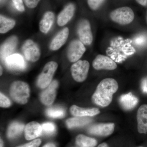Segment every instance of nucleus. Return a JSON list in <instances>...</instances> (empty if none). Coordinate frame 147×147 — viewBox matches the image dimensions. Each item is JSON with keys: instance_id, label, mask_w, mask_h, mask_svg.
Instances as JSON below:
<instances>
[{"instance_id": "f257e3e1", "label": "nucleus", "mask_w": 147, "mask_h": 147, "mask_svg": "<svg viewBox=\"0 0 147 147\" xmlns=\"http://www.w3.org/2000/svg\"><path fill=\"white\" fill-rule=\"evenodd\" d=\"M118 84L113 78L102 80L98 85L92 97L95 104L102 107L108 106L113 100V95L118 90Z\"/></svg>"}, {"instance_id": "f03ea898", "label": "nucleus", "mask_w": 147, "mask_h": 147, "mask_svg": "<svg viewBox=\"0 0 147 147\" xmlns=\"http://www.w3.org/2000/svg\"><path fill=\"white\" fill-rule=\"evenodd\" d=\"M30 88L28 84L23 81H16L11 85V97L15 102L20 104H26L30 96Z\"/></svg>"}, {"instance_id": "7ed1b4c3", "label": "nucleus", "mask_w": 147, "mask_h": 147, "mask_svg": "<svg viewBox=\"0 0 147 147\" xmlns=\"http://www.w3.org/2000/svg\"><path fill=\"white\" fill-rule=\"evenodd\" d=\"M58 67V64L56 62L52 61L47 63L38 78V86L41 89L46 88L48 87L52 82L53 76Z\"/></svg>"}, {"instance_id": "20e7f679", "label": "nucleus", "mask_w": 147, "mask_h": 147, "mask_svg": "<svg viewBox=\"0 0 147 147\" xmlns=\"http://www.w3.org/2000/svg\"><path fill=\"white\" fill-rule=\"evenodd\" d=\"M110 16L111 20L117 24L126 25L133 21L134 14L130 7H123L113 10L110 13Z\"/></svg>"}, {"instance_id": "39448f33", "label": "nucleus", "mask_w": 147, "mask_h": 147, "mask_svg": "<svg viewBox=\"0 0 147 147\" xmlns=\"http://www.w3.org/2000/svg\"><path fill=\"white\" fill-rule=\"evenodd\" d=\"M89 68L90 63L88 61H77L71 65L70 69L72 78L79 83L84 82L87 79Z\"/></svg>"}, {"instance_id": "423d86ee", "label": "nucleus", "mask_w": 147, "mask_h": 147, "mask_svg": "<svg viewBox=\"0 0 147 147\" xmlns=\"http://www.w3.org/2000/svg\"><path fill=\"white\" fill-rule=\"evenodd\" d=\"M21 50L25 57L29 61L35 62L40 58L41 53L39 46L32 40H27L24 42Z\"/></svg>"}, {"instance_id": "0eeeda50", "label": "nucleus", "mask_w": 147, "mask_h": 147, "mask_svg": "<svg viewBox=\"0 0 147 147\" xmlns=\"http://www.w3.org/2000/svg\"><path fill=\"white\" fill-rule=\"evenodd\" d=\"M77 33L79 40L84 45L89 46L92 44L93 38L90 24L88 20L82 19L79 21L77 25Z\"/></svg>"}, {"instance_id": "6e6552de", "label": "nucleus", "mask_w": 147, "mask_h": 147, "mask_svg": "<svg viewBox=\"0 0 147 147\" xmlns=\"http://www.w3.org/2000/svg\"><path fill=\"white\" fill-rule=\"evenodd\" d=\"M86 51L84 43L79 40H73L67 48V56L71 62H76L81 59Z\"/></svg>"}, {"instance_id": "1a4fd4ad", "label": "nucleus", "mask_w": 147, "mask_h": 147, "mask_svg": "<svg viewBox=\"0 0 147 147\" xmlns=\"http://www.w3.org/2000/svg\"><path fill=\"white\" fill-rule=\"evenodd\" d=\"M59 85L57 80H53L48 87L42 91L40 96V101L43 105L49 106L54 102Z\"/></svg>"}, {"instance_id": "9d476101", "label": "nucleus", "mask_w": 147, "mask_h": 147, "mask_svg": "<svg viewBox=\"0 0 147 147\" xmlns=\"http://www.w3.org/2000/svg\"><path fill=\"white\" fill-rule=\"evenodd\" d=\"M92 66L96 70H113L117 68V64L110 58L99 55L92 62Z\"/></svg>"}, {"instance_id": "9b49d317", "label": "nucleus", "mask_w": 147, "mask_h": 147, "mask_svg": "<svg viewBox=\"0 0 147 147\" xmlns=\"http://www.w3.org/2000/svg\"><path fill=\"white\" fill-rule=\"evenodd\" d=\"M115 127V124L112 123L96 124L90 127L88 132L93 135L106 137L113 134Z\"/></svg>"}, {"instance_id": "f8f14e48", "label": "nucleus", "mask_w": 147, "mask_h": 147, "mask_svg": "<svg viewBox=\"0 0 147 147\" xmlns=\"http://www.w3.org/2000/svg\"><path fill=\"white\" fill-rule=\"evenodd\" d=\"M4 62L7 67L11 70L21 71L26 67L24 58L19 54L11 55L6 58Z\"/></svg>"}, {"instance_id": "ddd939ff", "label": "nucleus", "mask_w": 147, "mask_h": 147, "mask_svg": "<svg viewBox=\"0 0 147 147\" xmlns=\"http://www.w3.org/2000/svg\"><path fill=\"white\" fill-rule=\"evenodd\" d=\"M18 38L16 36H11L7 38L1 47V58L4 61L7 57L12 55L18 44Z\"/></svg>"}, {"instance_id": "4468645a", "label": "nucleus", "mask_w": 147, "mask_h": 147, "mask_svg": "<svg viewBox=\"0 0 147 147\" xmlns=\"http://www.w3.org/2000/svg\"><path fill=\"white\" fill-rule=\"evenodd\" d=\"M69 35V30L67 27L64 28L59 32L51 41L50 45V50L52 51L59 50L65 44L68 38Z\"/></svg>"}, {"instance_id": "2eb2a0df", "label": "nucleus", "mask_w": 147, "mask_h": 147, "mask_svg": "<svg viewBox=\"0 0 147 147\" xmlns=\"http://www.w3.org/2000/svg\"><path fill=\"white\" fill-rule=\"evenodd\" d=\"M75 6L73 3H69L59 13L57 23L59 26H63L67 24L74 15Z\"/></svg>"}, {"instance_id": "dca6fc26", "label": "nucleus", "mask_w": 147, "mask_h": 147, "mask_svg": "<svg viewBox=\"0 0 147 147\" xmlns=\"http://www.w3.org/2000/svg\"><path fill=\"white\" fill-rule=\"evenodd\" d=\"M137 119L138 132L141 134L147 132V105H141L137 111Z\"/></svg>"}, {"instance_id": "f3484780", "label": "nucleus", "mask_w": 147, "mask_h": 147, "mask_svg": "<svg viewBox=\"0 0 147 147\" xmlns=\"http://www.w3.org/2000/svg\"><path fill=\"white\" fill-rule=\"evenodd\" d=\"M42 133V126L37 122H31L25 127V137L27 140L35 139L39 137Z\"/></svg>"}, {"instance_id": "a211bd4d", "label": "nucleus", "mask_w": 147, "mask_h": 147, "mask_svg": "<svg viewBox=\"0 0 147 147\" xmlns=\"http://www.w3.org/2000/svg\"><path fill=\"white\" fill-rule=\"evenodd\" d=\"M139 99L131 92L122 95L119 98V103L125 110H130L136 107Z\"/></svg>"}, {"instance_id": "6ab92c4d", "label": "nucleus", "mask_w": 147, "mask_h": 147, "mask_svg": "<svg viewBox=\"0 0 147 147\" xmlns=\"http://www.w3.org/2000/svg\"><path fill=\"white\" fill-rule=\"evenodd\" d=\"M70 113L75 117H93L100 113V112L96 108H84L76 105H73L70 108Z\"/></svg>"}, {"instance_id": "aec40b11", "label": "nucleus", "mask_w": 147, "mask_h": 147, "mask_svg": "<svg viewBox=\"0 0 147 147\" xmlns=\"http://www.w3.org/2000/svg\"><path fill=\"white\" fill-rule=\"evenodd\" d=\"M55 15L51 11H46L39 23L40 31L43 34H47L50 31L55 21Z\"/></svg>"}, {"instance_id": "412c9836", "label": "nucleus", "mask_w": 147, "mask_h": 147, "mask_svg": "<svg viewBox=\"0 0 147 147\" xmlns=\"http://www.w3.org/2000/svg\"><path fill=\"white\" fill-rule=\"evenodd\" d=\"M92 120L91 119L86 117H76L68 119L66 123L68 128L72 129L86 125L90 123Z\"/></svg>"}, {"instance_id": "4be33fe9", "label": "nucleus", "mask_w": 147, "mask_h": 147, "mask_svg": "<svg viewBox=\"0 0 147 147\" xmlns=\"http://www.w3.org/2000/svg\"><path fill=\"white\" fill-rule=\"evenodd\" d=\"M76 144L78 147H94L97 145V142L94 138L79 134L76 137Z\"/></svg>"}, {"instance_id": "5701e85b", "label": "nucleus", "mask_w": 147, "mask_h": 147, "mask_svg": "<svg viewBox=\"0 0 147 147\" xmlns=\"http://www.w3.org/2000/svg\"><path fill=\"white\" fill-rule=\"evenodd\" d=\"M24 125L23 124L14 122L11 124L7 130V136L8 138L13 139L19 136L23 132Z\"/></svg>"}, {"instance_id": "b1692460", "label": "nucleus", "mask_w": 147, "mask_h": 147, "mask_svg": "<svg viewBox=\"0 0 147 147\" xmlns=\"http://www.w3.org/2000/svg\"><path fill=\"white\" fill-rule=\"evenodd\" d=\"M16 25V21L12 19L0 16V32L5 34L13 28Z\"/></svg>"}, {"instance_id": "393cba45", "label": "nucleus", "mask_w": 147, "mask_h": 147, "mask_svg": "<svg viewBox=\"0 0 147 147\" xmlns=\"http://www.w3.org/2000/svg\"><path fill=\"white\" fill-rule=\"evenodd\" d=\"M46 115L53 118H63L65 116V111L61 107L49 108L46 111Z\"/></svg>"}, {"instance_id": "a878e982", "label": "nucleus", "mask_w": 147, "mask_h": 147, "mask_svg": "<svg viewBox=\"0 0 147 147\" xmlns=\"http://www.w3.org/2000/svg\"><path fill=\"white\" fill-rule=\"evenodd\" d=\"M42 128V134L46 135H52L56 131V126L54 123L47 122L43 123L41 125Z\"/></svg>"}, {"instance_id": "bb28decb", "label": "nucleus", "mask_w": 147, "mask_h": 147, "mask_svg": "<svg viewBox=\"0 0 147 147\" xmlns=\"http://www.w3.org/2000/svg\"><path fill=\"white\" fill-rule=\"evenodd\" d=\"M105 0H88V5L92 10H96L102 5Z\"/></svg>"}, {"instance_id": "cd10ccee", "label": "nucleus", "mask_w": 147, "mask_h": 147, "mask_svg": "<svg viewBox=\"0 0 147 147\" xmlns=\"http://www.w3.org/2000/svg\"><path fill=\"white\" fill-rule=\"evenodd\" d=\"M11 105L9 99L1 92L0 93V106L2 108H7Z\"/></svg>"}, {"instance_id": "c85d7f7f", "label": "nucleus", "mask_w": 147, "mask_h": 147, "mask_svg": "<svg viewBox=\"0 0 147 147\" xmlns=\"http://www.w3.org/2000/svg\"><path fill=\"white\" fill-rule=\"evenodd\" d=\"M41 144V140L40 139H36L25 144L16 147H38Z\"/></svg>"}, {"instance_id": "c756f323", "label": "nucleus", "mask_w": 147, "mask_h": 147, "mask_svg": "<svg viewBox=\"0 0 147 147\" xmlns=\"http://www.w3.org/2000/svg\"><path fill=\"white\" fill-rule=\"evenodd\" d=\"M14 6L17 10L23 12L25 10L23 0H12Z\"/></svg>"}, {"instance_id": "7c9ffc66", "label": "nucleus", "mask_w": 147, "mask_h": 147, "mask_svg": "<svg viewBox=\"0 0 147 147\" xmlns=\"http://www.w3.org/2000/svg\"><path fill=\"white\" fill-rule=\"evenodd\" d=\"M25 5L30 9L35 8L38 5L40 0H23Z\"/></svg>"}, {"instance_id": "2f4dec72", "label": "nucleus", "mask_w": 147, "mask_h": 147, "mask_svg": "<svg viewBox=\"0 0 147 147\" xmlns=\"http://www.w3.org/2000/svg\"><path fill=\"white\" fill-rule=\"evenodd\" d=\"M147 37L144 35H140L134 40V42L138 45L142 46L146 42Z\"/></svg>"}, {"instance_id": "473e14b6", "label": "nucleus", "mask_w": 147, "mask_h": 147, "mask_svg": "<svg viewBox=\"0 0 147 147\" xmlns=\"http://www.w3.org/2000/svg\"><path fill=\"white\" fill-rule=\"evenodd\" d=\"M142 87L143 92L147 93V78L143 79L142 82Z\"/></svg>"}, {"instance_id": "72a5a7b5", "label": "nucleus", "mask_w": 147, "mask_h": 147, "mask_svg": "<svg viewBox=\"0 0 147 147\" xmlns=\"http://www.w3.org/2000/svg\"><path fill=\"white\" fill-rule=\"evenodd\" d=\"M138 3L143 6H146L147 5V0H136Z\"/></svg>"}, {"instance_id": "f704fd0d", "label": "nucleus", "mask_w": 147, "mask_h": 147, "mask_svg": "<svg viewBox=\"0 0 147 147\" xmlns=\"http://www.w3.org/2000/svg\"><path fill=\"white\" fill-rule=\"evenodd\" d=\"M42 147H56L55 144L53 143H48L44 145Z\"/></svg>"}, {"instance_id": "c9c22d12", "label": "nucleus", "mask_w": 147, "mask_h": 147, "mask_svg": "<svg viewBox=\"0 0 147 147\" xmlns=\"http://www.w3.org/2000/svg\"><path fill=\"white\" fill-rule=\"evenodd\" d=\"M97 147H109V146H108V145L106 143H102V144L98 145Z\"/></svg>"}, {"instance_id": "e433bc0d", "label": "nucleus", "mask_w": 147, "mask_h": 147, "mask_svg": "<svg viewBox=\"0 0 147 147\" xmlns=\"http://www.w3.org/2000/svg\"><path fill=\"white\" fill-rule=\"evenodd\" d=\"M1 147H4V143L2 139H1V144H0Z\"/></svg>"}, {"instance_id": "4c0bfd02", "label": "nucleus", "mask_w": 147, "mask_h": 147, "mask_svg": "<svg viewBox=\"0 0 147 147\" xmlns=\"http://www.w3.org/2000/svg\"><path fill=\"white\" fill-rule=\"evenodd\" d=\"M1 76L3 74V68L1 66Z\"/></svg>"}, {"instance_id": "58836bf2", "label": "nucleus", "mask_w": 147, "mask_h": 147, "mask_svg": "<svg viewBox=\"0 0 147 147\" xmlns=\"http://www.w3.org/2000/svg\"><path fill=\"white\" fill-rule=\"evenodd\" d=\"M3 0H1V3H2V2H3Z\"/></svg>"}, {"instance_id": "ea45409f", "label": "nucleus", "mask_w": 147, "mask_h": 147, "mask_svg": "<svg viewBox=\"0 0 147 147\" xmlns=\"http://www.w3.org/2000/svg\"><path fill=\"white\" fill-rule=\"evenodd\" d=\"M146 21L147 22V15H146Z\"/></svg>"}, {"instance_id": "a19ab883", "label": "nucleus", "mask_w": 147, "mask_h": 147, "mask_svg": "<svg viewBox=\"0 0 147 147\" xmlns=\"http://www.w3.org/2000/svg\"></svg>"}]
</instances>
